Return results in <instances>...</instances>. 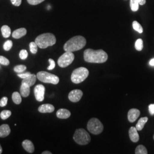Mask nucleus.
Instances as JSON below:
<instances>
[{
  "mask_svg": "<svg viewBox=\"0 0 154 154\" xmlns=\"http://www.w3.org/2000/svg\"><path fill=\"white\" fill-rule=\"evenodd\" d=\"M108 55L103 50L88 49L84 51V60L89 63H102L107 60Z\"/></svg>",
  "mask_w": 154,
  "mask_h": 154,
  "instance_id": "nucleus-1",
  "label": "nucleus"
},
{
  "mask_svg": "<svg viewBox=\"0 0 154 154\" xmlns=\"http://www.w3.org/2000/svg\"><path fill=\"white\" fill-rule=\"evenodd\" d=\"M136 127H131L129 130V137L131 140L134 143L138 142L139 140V136Z\"/></svg>",
  "mask_w": 154,
  "mask_h": 154,
  "instance_id": "nucleus-12",
  "label": "nucleus"
},
{
  "mask_svg": "<svg viewBox=\"0 0 154 154\" xmlns=\"http://www.w3.org/2000/svg\"><path fill=\"white\" fill-rule=\"evenodd\" d=\"M148 119H149L147 117H143V118H141L139 120L135 127L138 131H141L143 129L145 124L148 121Z\"/></svg>",
  "mask_w": 154,
  "mask_h": 154,
  "instance_id": "nucleus-20",
  "label": "nucleus"
},
{
  "mask_svg": "<svg viewBox=\"0 0 154 154\" xmlns=\"http://www.w3.org/2000/svg\"><path fill=\"white\" fill-rule=\"evenodd\" d=\"M132 27H133V29L135 30H136L137 32H138V33H143V28L140 25V24L139 22H137V21H134V22H132Z\"/></svg>",
  "mask_w": 154,
  "mask_h": 154,
  "instance_id": "nucleus-25",
  "label": "nucleus"
},
{
  "mask_svg": "<svg viewBox=\"0 0 154 154\" xmlns=\"http://www.w3.org/2000/svg\"><path fill=\"white\" fill-rule=\"evenodd\" d=\"M88 70L83 67L75 69L72 74L71 79L74 83L78 84L83 82L88 76Z\"/></svg>",
  "mask_w": 154,
  "mask_h": 154,
  "instance_id": "nucleus-4",
  "label": "nucleus"
},
{
  "mask_svg": "<svg viewBox=\"0 0 154 154\" xmlns=\"http://www.w3.org/2000/svg\"><path fill=\"white\" fill-rule=\"evenodd\" d=\"M37 78V75L34 74H31L29 76L22 79V83H25L29 87H31L36 82Z\"/></svg>",
  "mask_w": 154,
  "mask_h": 154,
  "instance_id": "nucleus-13",
  "label": "nucleus"
},
{
  "mask_svg": "<svg viewBox=\"0 0 154 154\" xmlns=\"http://www.w3.org/2000/svg\"><path fill=\"white\" fill-rule=\"evenodd\" d=\"M37 78L39 81L46 83L57 85L60 82L59 77L48 72H38L37 74Z\"/></svg>",
  "mask_w": 154,
  "mask_h": 154,
  "instance_id": "nucleus-6",
  "label": "nucleus"
},
{
  "mask_svg": "<svg viewBox=\"0 0 154 154\" xmlns=\"http://www.w3.org/2000/svg\"><path fill=\"white\" fill-rule=\"evenodd\" d=\"M20 58L22 60H25L28 58V53L26 50H21L20 52Z\"/></svg>",
  "mask_w": 154,
  "mask_h": 154,
  "instance_id": "nucleus-32",
  "label": "nucleus"
},
{
  "mask_svg": "<svg viewBox=\"0 0 154 154\" xmlns=\"http://www.w3.org/2000/svg\"><path fill=\"white\" fill-rule=\"evenodd\" d=\"M27 33V30L25 28H20L14 30L12 33V37L15 39H20L25 36Z\"/></svg>",
  "mask_w": 154,
  "mask_h": 154,
  "instance_id": "nucleus-15",
  "label": "nucleus"
},
{
  "mask_svg": "<svg viewBox=\"0 0 154 154\" xmlns=\"http://www.w3.org/2000/svg\"><path fill=\"white\" fill-rule=\"evenodd\" d=\"M28 85L25 84V83H22L21 88H20V94L23 97H28V96L30 94V89Z\"/></svg>",
  "mask_w": 154,
  "mask_h": 154,
  "instance_id": "nucleus-19",
  "label": "nucleus"
},
{
  "mask_svg": "<svg viewBox=\"0 0 154 154\" xmlns=\"http://www.w3.org/2000/svg\"><path fill=\"white\" fill-rule=\"evenodd\" d=\"M22 147L29 153H33L34 151V144L29 140H25L22 143Z\"/></svg>",
  "mask_w": 154,
  "mask_h": 154,
  "instance_id": "nucleus-18",
  "label": "nucleus"
},
{
  "mask_svg": "<svg viewBox=\"0 0 154 154\" xmlns=\"http://www.w3.org/2000/svg\"><path fill=\"white\" fill-rule=\"evenodd\" d=\"M2 147L0 144V154H2Z\"/></svg>",
  "mask_w": 154,
  "mask_h": 154,
  "instance_id": "nucleus-42",
  "label": "nucleus"
},
{
  "mask_svg": "<svg viewBox=\"0 0 154 154\" xmlns=\"http://www.w3.org/2000/svg\"><path fill=\"white\" fill-rule=\"evenodd\" d=\"M74 58L75 57L72 52L66 51L58 60V64L60 67L65 68L72 64Z\"/></svg>",
  "mask_w": 154,
  "mask_h": 154,
  "instance_id": "nucleus-8",
  "label": "nucleus"
},
{
  "mask_svg": "<svg viewBox=\"0 0 154 154\" xmlns=\"http://www.w3.org/2000/svg\"><path fill=\"white\" fill-rule=\"evenodd\" d=\"M86 44V40L82 36L77 35L70 39L63 46L65 51L73 52L83 49Z\"/></svg>",
  "mask_w": 154,
  "mask_h": 154,
  "instance_id": "nucleus-2",
  "label": "nucleus"
},
{
  "mask_svg": "<svg viewBox=\"0 0 154 154\" xmlns=\"http://www.w3.org/2000/svg\"><path fill=\"white\" fill-rule=\"evenodd\" d=\"M49 62L50 63V65L49 67H48L47 69L49 70H51L53 69H54L55 67V63L53 59H49Z\"/></svg>",
  "mask_w": 154,
  "mask_h": 154,
  "instance_id": "nucleus-34",
  "label": "nucleus"
},
{
  "mask_svg": "<svg viewBox=\"0 0 154 154\" xmlns=\"http://www.w3.org/2000/svg\"><path fill=\"white\" fill-rule=\"evenodd\" d=\"M45 0H27L28 3L32 5H36L42 2Z\"/></svg>",
  "mask_w": 154,
  "mask_h": 154,
  "instance_id": "nucleus-33",
  "label": "nucleus"
},
{
  "mask_svg": "<svg viewBox=\"0 0 154 154\" xmlns=\"http://www.w3.org/2000/svg\"><path fill=\"white\" fill-rule=\"evenodd\" d=\"M73 139L74 141L79 145H86L90 143L91 137L88 132L83 129H77L74 134Z\"/></svg>",
  "mask_w": 154,
  "mask_h": 154,
  "instance_id": "nucleus-5",
  "label": "nucleus"
},
{
  "mask_svg": "<svg viewBox=\"0 0 154 154\" xmlns=\"http://www.w3.org/2000/svg\"><path fill=\"white\" fill-rule=\"evenodd\" d=\"M140 111L136 109H132L128 111V120L131 123H133L140 116Z\"/></svg>",
  "mask_w": 154,
  "mask_h": 154,
  "instance_id": "nucleus-11",
  "label": "nucleus"
},
{
  "mask_svg": "<svg viewBox=\"0 0 154 154\" xmlns=\"http://www.w3.org/2000/svg\"><path fill=\"white\" fill-rule=\"evenodd\" d=\"M149 65L151 66H154V58L152 59L151 61H149Z\"/></svg>",
  "mask_w": 154,
  "mask_h": 154,
  "instance_id": "nucleus-40",
  "label": "nucleus"
},
{
  "mask_svg": "<svg viewBox=\"0 0 154 154\" xmlns=\"http://www.w3.org/2000/svg\"><path fill=\"white\" fill-rule=\"evenodd\" d=\"M82 96V91L81 90L75 89L69 93L68 98L72 102H77L81 100Z\"/></svg>",
  "mask_w": 154,
  "mask_h": 154,
  "instance_id": "nucleus-10",
  "label": "nucleus"
},
{
  "mask_svg": "<svg viewBox=\"0 0 154 154\" xmlns=\"http://www.w3.org/2000/svg\"><path fill=\"white\" fill-rule=\"evenodd\" d=\"M153 138H154V137H153Z\"/></svg>",
  "mask_w": 154,
  "mask_h": 154,
  "instance_id": "nucleus-43",
  "label": "nucleus"
},
{
  "mask_svg": "<svg viewBox=\"0 0 154 154\" xmlns=\"http://www.w3.org/2000/svg\"><path fill=\"white\" fill-rule=\"evenodd\" d=\"M45 88L42 85H37L34 89L35 99L38 102H42L44 99Z\"/></svg>",
  "mask_w": 154,
  "mask_h": 154,
  "instance_id": "nucleus-9",
  "label": "nucleus"
},
{
  "mask_svg": "<svg viewBox=\"0 0 154 154\" xmlns=\"http://www.w3.org/2000/svg\"><path fill=\"white\" fill-rule=\"evenodd\" d=\"M139 3L138 0H130V7L132 11H137L139 9Z\"/></svg>",
  "mask_w": 154,
  "mask_h": 154,
  "instance_id": "nucleus-26",
  "label": "nucleus"
},
{
  "mask_svg": "<svg viewBox=\"0 0 154 154\" xmlns=\"http://www.w3.org/2000/svg\"><path fill=\"white\" fill-rule=\"evenodd\" d=\"M1 33L4 38H8L11 35V29L9 26L7 25H4L1 28Z\"/></svg>",
  "mask_w": 154,
  "mask_h": 154,
  "instance_id": "nucleus-21",
  "label": "nucleus"
},
{
  "mask_svg": "<svg viewBox=\"0 0 154 154\" xmlns=\"http://www.w3.org/2000/svg\"><path fill=\"white\" fill-rule=\"evenodd\" d=\"M35 42L39 48L46 49L49 46H51L55 44L56 38L52 33H44L38 35L35 39Z\"/></svg>",
  "mask_w": 154,
  "mask_h": 154,
  "instance_id": "nucleus-3",
  "label": "nucleus"
},
{
  "mask_svg": "<svg viewBox=\"0 0 154 154\" xmlns=\"http://www.w3.org/2000/svg\"><path fill=\"white\" fill-rule=\"evenodd\" d=\"M10 133L11 128L8 125L4 124L0 126V138H5Z\"/></svg>",
  "mask_w": 154,
  "mask_h": 154,
  "instance_id": "nucleus-16",
  "label": "nucleus"
},
{
  "mask_svg": "<svg viewBox=\"0 0 154 154\" xmlns=\"http://www.w3.org/2000/svg\"><path fill=\"white\" fill-rule=\"evenodd\" d=\"M30 74H31V73L30 72H24V73H23V72L19 73L17 74V75H18V77H19L21 78L24 79V78L28 77V76H29Z\"/></svg>",
  "mask_w": 154,
  "mask_h": 154,
  "instance_id": "nucleus-36",
  "label": "nucleus"
},
{
  "mask_svg": "<svg viewBox=\"0 0 154 154\" xmlns=\"http://www.w3.org/2000/svg\"><path fill=\"white\" fill-rule=\"evenodd\" d=\"M136 154H147L148 152L145 146L143 145H139L135 149Z\"/></svg>",
  "mask_w": 154,
  "mask_h": 154,
  "instance_id": "nucleus-23",
  "label": "nucleus"
},
{
  "mask_svg": "<svg viewBox=\"0 0 154 154\" xmlns=\"http://www.w3.org/2000/svg\"><path fill=\"white\" fill-rule=\"evenodd\" d=\"M56 116L60 119H67L71 116V112L67 109H61L57 111Z\"/></svg>",
  "mask_w": 154,
  "mask_h": 154,
  "instance_id": "nucleus-17",
  "label": "nucleus"
},
{
  "mask_svg": "<svg viewBox=\"0 0 154 154\" xmlns=\"http://www.w3.org/2000/svg\"><path fill=\"white\" fill-rule=\"evenodd\" d=\"M149 112L151 115H154V104H151L149 106Z\"/></svg>",
  "mask_w": 154,
  "mask_h": 154,
  "instance_id": "nucleus-38",
  "label": "nucleus"
},
{
  "mask_svg": "<svg viewBox=\"0 0 154 154\" xmlns=\"http://www.w3.org/2000/svg\"><path fill=\"white\" fill-rule=\"evenodd\" d=\"M21 94L18 92H14L12 94V100L13 102L16 105H20L21 103L22 98L21 96Z\"/></svg>",
  "mask_w": 154,
  "mask_h": 154,
  "instance_id": "nucleus-22",
  "label": "nucleus"
},
{
  "mask_svg": "<svg viewBox=\"0 0 154 154\" xmlns=\"http://www.w3.org/2000/svg\"><path fill=\"white\" fill-rule=\"evenodd\" d=\"M87 127L88 131L94 135L100 134L103 130V126L99 119L91 118L88 123Z\"/></svg>",
  "mask_w": 154,
  "mask_h": 154,
  "instance_id": "nucleus-7",
  "label": "nucleus"
},
{
  "mask_svg": "<svg viewBox=\"0 0 154 154\" xmlns=\"http://www.w3.org/2000/svg\"><path fill=\"white\" fill-rule=\"evenodd\" d=\"M26 69V66L23 65H17L14 67V71L17 73H21L25 71Z\"/></svg>",
  "mask_w": 154,
  "mask_h": 154,
  "instance_id": "nucleus-29",
  "label": "nucleus"
},
{
  "mask_svg": "<svg viewBox=\"0 0 154 154\" xmlns=\"http://www.w3.org/2000/svg\"><path fill=\"white\" fill-rule=\"evenodd\" d=\"M13 46V42L11 40H8L4 44V49L5 51H9L11 49Z\"/></svg>",
  "mask_w": 154,
  "mask_h": 154,
  "instance_id": "nucleus-30",
  "label": "nucleus"
},
{
  "mask_svg": "<svg viewBox=\"0 0 154 154\" xmlns=\"http://www.w3.org/2000/svg\"><path fill=\"white\" fill-rule=\"evenodd\" d=\"M8 98L6 97H2V99L0 100V106L1 107H5L8 103Z\"/></svg>",
  "mask_w": 154,
  "mask_h": 154,
  "instance_id": "nucleus-35",
  "label": "nucleus"
},
{
  "mask_svg": "<svg viewBox=\"0 0 154 154\" xmlns=\"http://www.w3.org/2000/svg\"><path fill=\"white\" fill-rule=\"evenodd\" d=\"M135 49L138 51H141L142 50L143 48V40L142 39H138L136 42H135Z\"/></svg>",
  "mask_w": 154,
  "mask_h": 154,
  "instance_id": "nucleus-28",
  "label": "nucleus"
},
{
  "mask_svg": "<svg viewBox=\"0 0 154 154\" xmlns=\"http://www.w3.org/2000/svg\"><path fill=\"white\" fill-rule=\"evenodd\" d=\"M11 115L10 110H3L0 113V117L2 120H6L9 118Z\"/></svg>",
  "mask_w": 154,
  "mask_h": 154,
  "instance_id": "nucleus-24",
  "label": "nucleus"
},
{
  "mask_svg": "<svg viewBox=\"0 0 154 154\" xmlns=\"http://www.w3.org/2000/svg\"><path fill=\"white\" fill-rule=\"evenodd\" d=\"M11 4L16 6H19L21 4L22 0H11Z\"/></svg>",
  "mask_w": 154,
  "mask_h": 154,
  "instance_id": "nucleus-37",
  "label": "nucleus"
},
{
  "mask_svg": "<svg viewBox=\"0 0 154 154\" xmlns=\"http://www.w3.org/2000/svg\"><path fill=\"white\" fill-rule=\"evenodd\" d=\"M38 45L35 42H32L29 44V48H30V50L32 53L34 54H36L38 51Z\"/></svg>",
  "mask_w": 154,
  "mask_h": 154,
  "instance_id": "nucleus-27",
  "label": "nucleus"
},
{
  "mask_svg": "<svg viewBox=\"0 0 154 154\" xmlns=\"http://www.w3.org/2000/svg\"><path fill=\"white\" fill-rule=\"evenodd\" d=\"M10 63V62L8 59H7L6 57L0 55V64L4 65V66H8Z\"/></svg>",
  "mask_w": 154,
  "mask_h": 154,
  "instance_id": "nucleus-31",
  "label": "nucleus"
},
{
  "mask_svg": "<svg viewBox=\"0 0 154 154\" xmlns=\"http://www.w3.org/2000/svg\"><path fill=\"white\" fill-rule=\"evenodd\" d=\"M52 153L51 152H50V151H45L44 152H43L42 154H51Z\"/></svg>",
  "mask_w": 154,
  "mask_h": 154,
  "instance_id": "nucleus-41",
  "label": "nucleus"
},
{
  "mask_svg": "<svg viewBox=\"0 0 154 154\" xmlns=\"http://www.w3.org/2000/svg\"><path fill=\"white\" fill-rule=\"evenodd\" d=\"M138 2L139 3V5H144L146 4V0H138Z\"/></svg>",
  "mask_w": 154,
  "mask_h": 154,
  "instance_id": "nucleus-39",
  "label": "nucleus"
},
{
  "mask_svg": "<svg viewBox=\"0 0 154 154\" xmlns=\"http://www.w3.org/2000/svg\"><path fill=\"white\" fill-rule=\"evenodd\" d=\"M54 110V106L51 104H44L38 107V111L41 113H50L53 112Z\"/></svg>",
  "mask_w": 154,
  "mask_h": 154,
  "instance_id": "nucleus-14",
  "label": "nucleus"
}]
</instances>
